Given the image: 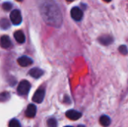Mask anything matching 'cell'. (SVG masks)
I'll use <instances>...</instances> for the list:
<instances>
[{
  "label": "cell",
  "mask_w": 128,
  "mask_h": 127,
  "mask_svg": "<svg viewBox=\"0 0 128 127\" xmlns=\"http://www.w3.org/2000/svg\"><path fill=\"white\" fill-rule=\"evenodd\" d=\"M77 127H86L84 125H79Z\"/></svg>",
  "instance_id": "cell-20"
},
{
  "label": "cell",
  "mask_w": 128,
  "mask_h": 127,
  "mask_svg": "<svg viewBox=\"0 0 128 127\" xmlns=\"http://www.w3.org/2000/svg\"><path fill=\"white\" fill-rule=\"evenodd\" d=\"M37 112V108L34 104H30L28 106L26 111V116L28 118H32L35 116Z\"/></svg>",
  "instance_id": "cell-7"
},
{
  "label": "cell",
  "mask_w": 128,
  "mask_h": 127,
  "mask_svg": "<svg viewBox=\"0 0 128 127\" xmlns=\"http://www.w3.org/2000/svg\"><path fill=\"white\" fill-rule=\"evenodd\" d=\"M29 75L33 77V78H35V79H38L40 78V76H43L44 74V71L40 69V68H38V67H34V68H32L29 70L28 72Z\"/></svg>",
  "instance_id": "cell-9"
},
{
  "label": "cell",
  "mask_w": 128,
  "mask_h": 127,
  "mask_svg": "<svg viewBox=\"0 0 128 127\" xmlns=\"http://www.w3.org/2000/svg\"><path fill=\"white\" fill-rule=\"evenodd\" d=\"M66 1H73L74 0H66Z\"/></svg>",
  "instance_id": "cell-21"
},
{
  "label": "cell",
  "mask_w": 128,
  "mask_h": 127,
  "mask_svg": "<svg viewBox=\"0 0 128 127\" xmlns=\"http://www.w3.org/2000/svg\"><path fill=\"white\" fill-rule=\"evenodd\" d=\"M10 19L14 25H20L22 22V16L20 11L17 9L13 10L10 14Z\"/></svg>",
  "instance_id": "cell-2"
},
{
  "label": "cell",
  "mask_w": 128,
  "mask_h": 127,
  "mask_svg": "<svg viewBox=\"0 0 128 127\" xmlns=\"http://www.w3.org/2000/svg\"><path fill=\"white\" fill-rule=\"evenodd\" d=\"M99 41L100 42L101 44L106 46V45H109V44L112 43V41H113V39L110 35H104V36H102V37H100L99 38Z\"/></svg>",
  "instance_id": "cell-11"
},
{
  "label": "cell",
  "mask_w": 128,
  "mask_h": 127,
  "mask_svg": "<svg viewBox=\"0 0 128 127\" xmlns=\"http://www.w3.org/2000/svg\"><path fill=\"white\" fill-rule=\"evenodd\" d=\"M70 15H71V17L74 20L80 21L82 19V17H83V12H82V10L80 7H74L70 10Z\"/></svg>",
  "instance_id": "cell-3"
},
{
  "label": "cell",
  "mask_w": 128,
  "mask_h": 127,
  "mask_svg": "<svg viewBox=\"0 0 128 127\" xmlns=\"http://www.w3.org/2000/svg\"><path fill=\"white\" fill-rule=\"evenodd\" d=\"M44 96H45V91L42 88L38 89L36 91V92L34 94V96L32 97V100L34 103H41L44 99Z\"/></svg>",
  "instance_id": "cell-4"
},
{
  "label": "cell",
  "mask_w": 128,
  "mask_h": 127,
  "mask_svg": "<svg viewBox=\"0 0 128 127\" xmlns=\"http://www.w3.org/2000/svg\"><path fill=\"white\" fill-rule=\"evenodd\" d=\"M0 46L4 49H8L11 46V41L8 35H3L0 38Z\"/></svg>",
  "instance_id": "cell-8"
},
{
  "label": "cell",
  "mask_w": 128,
  "mask_h": 127,
  "mask_svg": "<svg viewBox=\"0 0 128 127\" xmlns=\"http://www.w3.org/2000/svg\"><path fill=\"white\" fill-rule=\"evenodd\" d=\"M16 1H22V0H16Z\"/></svg>",
  "instance_id": "cell-22"
},
{
  "label": "cell",
  "mask_w": 128,
  "mask_h": 127,
  "mask_svg": "<svg viewBox=\"0 0 128 127\" xmlns=\"http://www.w3.org/2000/svg\"><path fill=\"white\" fill-rule=\"evenodd\" d=\"M14 37L15 40L19 43H23L26 40V37L25 34L22 31H16L14 34Z\"/></svg>",
  "instance_id": "cell-10"
},
{
  "label": "cell",
  "mask_w": 128,
  "mask_h": 127,
  "mask_svg": "<svg viewBox=\"0 0 128 127\" xmlns=\"http://www.w3.org/2000/svg\"><path fill=\"white\" fill-rule=\"evenodd\" d=\"M30 88H31L30 83L26 80H23L20 82V83L17 87V93L20 95H26L29 92Z\"/></svg>",
  "instance_id": "cell-1"
},
{
  "label": "cell",
  "mask_w": 128,
  "mask_h": 127,
  "mask_svg": "<svg viewBox=\"0 0 128 127\" xmlns=\"http://www.w3.org/2000/svg\"><path fill=\"white\" fill-rule=\"evenodd\" d=\"M104 1H106V2H110V1H111L112 0H104Z\"/></svg>",
  "instance_id": "cell-19"
},
{
  "label": "cell",
  "mask_w": 128,
  "mask_h": 127,
  "mask_svg": "<svg viewBox=\"0 0 128 127\" xmlns=\"http://www.w3.org/2000/svg\"><path fill=\"white\" fill-rule=\"evenodd\" d=\"M2 7L4 10H10L12 8V4L10 2H4L2 4Z\"/></svg>",
  "instance_id": "cell-17"
},
{
  "label": "cell",
  "mask_w": 128,
  "mask_h": 127,
  "mask_svg": "<svg viewBox=\"0 0 128 127\" xmlns=\"http://www.w3.org/2000/svg\"><path fill=\"white\" fill-rule=\"evenodd\" d=\"M10 97V94L8 92H3L0 94V102H5Z\"/></svg>",
  "instance_id": "cell-14"
},
{
  "label": "cell",
  "mask_w": 128,
  "mask_h": 127,
  "mask_svg": "<svg viewBox=\"0 0 128 127\" xmlns=\"http://www.w3.org/2000/svg\"><path fill=\"white\" fill-rule=\"evenodd\" d=\"M17 62L21 67H27L31 65L33 63V61L28 56H22L18 58Z\"/></svg>",
  "instance_id": "cell-6"
},
{
  "label": "cell",
  "mask_w": 128,
  "mask_h": 127,
  "mask_svg": "<svg viewBox=\"0 0 128 127\" xmlns=\"http://www.w3.org/2000/svg\"><path fill=\"white\" fill-rule=\"evenodd\" d=\"M58 124L56 119L50 118L47 121V127H57Z\"/></svg>",
  "instance_id": "cell-15"
},
{
  "label": "cell",
  "mask_w": 128,
  "mask_h": 127,
  "mask_svg": "<svg viewBox=\"0 0 128 127\" xmlns=\"http://www.w3.org/2000/svg\"><path fill=\"white\" fill-rule=\"evenodd\" d=\"M119 52L122 54V55H127L128 54V48L125 45H122L119 47Z\"/></svg>",
  "instance_id": "cell-18"
},
{
  "label": "cell",
  "mask_w": 128,
  "mask_h": 127,
  "mask_svg": "<svg viewBox=\"0 0 128 127\" xmlns=\"http://www.w3.org/2000/svg\"><path fill=\"white\" fill-rule=\"evenodd\" d=\"M70 127V126H66V127Z\"/></svg>",
  "instance_id": "cell-23"
},
{
  "label": "cell",
  "mask_w": 128,
  "mask_h": 127,
  "mask_svg": "<svg viewBox=\"0 0 128 127\" xmlns=\"http://www.w3.org/2000/svg\"><path fill=\"white\" fill-rule=\"evenodd\" d=\"M9 127H21L20 122L16 119H12L9 122Z\"/></svg>",
  "instance_id": "cell-16"
},
{
  "label": "cell",
  "mask_w": 128,
  "mask_h": 127,
  "mask_svg": "<svg viewBox=\"0 0 128 127\" xmlns=\"http://www.w3.org/2000/svg\"><path fill=\"white\" fill-rule=\"evenodd\" d=\"M100 123L103 127H108L111 123V120L108 116L103 115L100 118Z\"/></svg>",
  "instance_id": "cell-12"
},
{
  "label": "cell",
  "mask_w": 128,
  "mask_h": 127,
  "mask_svg": "<svg viewBox=\"0 0 128 127\" xmlns=\"http://www.w3.org/2000/svg\"><path fill=\"white\" fill-rule=\"evenodd\" d=\"M0 27L2 29H8L10 27V22L7 19H0Z\"/></svg>",
  "instance_id": "cell-13"
},
{
  "label": "cell",
  "mask_w": 128,
  "mask_h": 127,
  "mask_svg": "<svg viewBox=\"0 0 128 127\" xmlns=\"http://www.w3.org/2000/svg\"><path fill=\"white\" fill-rule=\"evenodd\" d=\"M65 115L68 118L73 120V121L78 120L82 117V114L76 110H68V112H66Z\"/></svg>",
  "instance_id": "cell-5"
}]
</instances>
